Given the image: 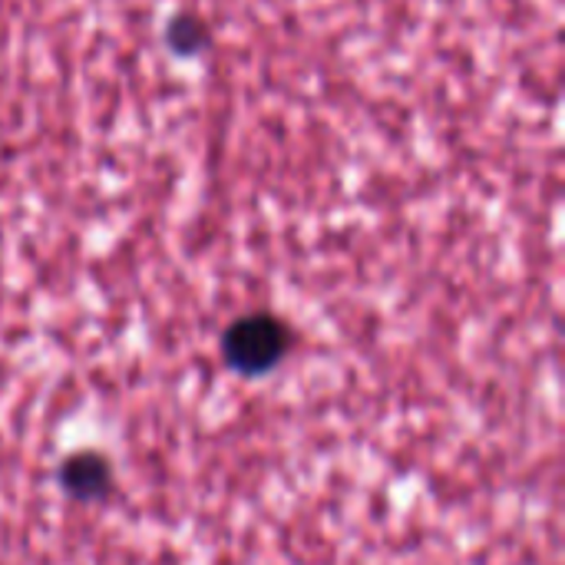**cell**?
I'll return each instance as SVG.
<instances>
[{"mask_svg":"<svg viewBox=\"0 0 565 565\" xmlns=\"http://www.w3.org/2000/svg\"><path fill=\"white\" fill-rule=\"evenodd\" d=\"M162 40H166V46H169V53H172V56H179V60H192V56H199V53H205V50H209V43H212V30H209V23H205L199 13H192V10H179V13H172V17H169Z\"/></svg>","mask_w":565,"mask_h":565,"instance_id":"cell-3","label":"cell"},{"mask_svg":"<svg viewBox=\"0 0 565 565\" xmlns=\"http://www.w3.org/2000/svg\"><path fill=\"white\" fill-rule=\"evenodd\" d=\"M295 331L285 318L271 311H252L235 318L218 341L222 364L238 377H265L271 374L291 351Z\"/></svg>","mask_w":565,"mask_h":565,"instance_id":"cell-1","label":"cell"},{"mask_svg":"<svg viewBox=\"0 0 565 565\" xmlns=\"http://www.w3.org/2000/svg\"><path fill=\"white\" fill-rule=\"evenodd\" d=\"M56 487L73 503H103L113 493V463L99 450H76L60 460Z\"/></svg>","mask_w":565,"mask_h":565,"instance_id":"cell-2","label":"cell"}]
</instances>
